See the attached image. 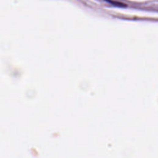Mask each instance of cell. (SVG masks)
I'll use <instances>...</instances> for the list:
<instances>
[{
  "instance_id": "obj_1",
  "label": "cell",
  "mask_w": 158,
  "mask_h": 158,
  "mask_svg": "<svg viewBox=\"0 0 158 158\" xmlns=\"http://www.w3.org/2000/svg\"><path fill=\"white\" fill-rule=\"evenodd\" d=\"M108 1L112 5H115L116 6H120V7H122V6H126V5L122 3H120V2H114V1H112V0H108Z\"/></svg>"
}]
</instances>
